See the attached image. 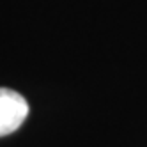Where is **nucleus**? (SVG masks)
Returning <instances> with one entry per match:
<instances>
[{"instance_id":"nucleus-1","label":"nucleus","mask_w":147,"mask_h":147,"mask_svg":"<svg viewBox=\"0 0 147 147\" xmlns=\"http://www.w3.org/2000/svg\"><path fill=\"white\" fill-rule=\"evenodd\" d=\"M28 115V103L20 92L0 87V136L20 129Z\"/></svg>"}]
</instances>
